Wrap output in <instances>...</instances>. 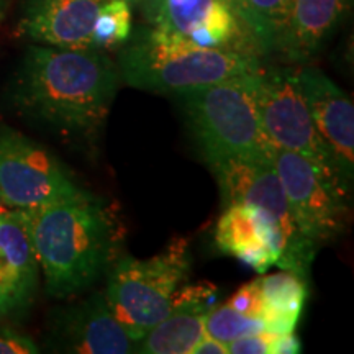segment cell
<instances>
[{"label": "cell", "mask_w": 354, "mask_h": 354, "mask_svg": "<svg viewBox=\"0 0 354 354\" xmlns=\"http://www.w3.org/2000/svg\"><path fill=\"white\" fill-rule=\"evenodd\" d=\"M120 84L118 66L105 51L32 43L8 84V99L35 125L91 140L105 125Z\"/></svg>", "instance_id": "obj_1"}, {"label": "cell", "mask_w": 354, "mask_h": 354, "mask_svg": "<svg viewBox=\"0 0 354 354\" xmlns=\"http://www.w3.org/2000/svg\"><path fill=\"white\" fill-rule=\"evenodd\" d=\"M20 212L50 297L64 300L91 289L112 264L117 228L92 194Z\"/></svg>", "instance_id": "obj_2"}, {"label": "cell", "mask_w": 354, "mask_h": 354, "mask_svg": "<svg viewBox=\"0 0 354 354\" xmlns=\"http://www.w3.org/2000/svg\"><path fill=\"white\" fill-rule=\"evenodd\" d=\"M122 82L159 94H183L261 69L254 53L209 50L153 26L138 28L117 61Z\"/></svg>", "instance_id": "obj_3"}, {"label": "cell", "mask_w": 354, "mask_h": 354, "mask_svg": "<svg viewBox=\"0 0 354 354\" xmlns=\"http://www.w3.org/2000/svg\"><path fill=\"white\" fill-rule=\"evenodd\" d=\"M256 73L179 94L194 140L210 167L232 159H272L261 125Z\"/></svg>", "instance_id": "obj_4"}, {"label": "cell", "mask_w": 354, "mask_h": 354, "mask_svg": "<svg viewBox=\"0 0 354 354\" xmlns=\"http://www.w3.org/2000/svg\"><path fill=\"white\" fill-rule=\"evenodd\" d=\"M189 266L187 245L174 241L153 258L122 256L110 268L105 299L136 344L171 312Z\"/></svg>", "instance_id": "obj_5"}, {"label": "cell", "mask_w": 354, "mask_h": 354, "mask_svg": "<svg viewBox=\"0 0 354 354\" xmlns=\"http://www.w3.org/2000/svg\"><path fill=\"white\" fill-rule=\"evenodd\" d=\"M223 207L245 203L264 216L276 234L279 269L307 277L317 248L295 225L272 159H232L212 166Z\"/></svg>", "instance_id": "obj_6"}, {"label": "cell", "mask_w": 354, "mask_h": 354, "mask_svg": "<svg viewBox=\"0 0 354 354\" xmlns=\"http://www.w3.org/2000/svg\"><path fill=\"white\" fill-rule=\"evenodd\" d=\"M88 196L51 151L15 128L0 125V205L35 210Z\"/></svg>", "instance_id": "obj_7"}, {"label": "cell", "mask_w": 354, "mask_h": 354, "mask_svg": "<svg viewBox=\"0 0 354 354\" xmlns=\"http://www.w3.org/2000/svg\"><path fill=\"white\" fill-rule=\"evenodd\" d=\"M256 104L263 130L276 149H287L308 159L313 166L351 194L339 179L328 148L313 125L300 91L297 69L261 68L256 74Z\"/></svg>", "instance_id": "obj_8"}, {"label": "cell", "mask_w": 354, "mask_h": 354, "mask_svg": "<svg viewBox=\"0 0 354 354\" xmlns=\"http://www.w3.org/2000/svg\"><path fill=\"white\" fill-rule=\"evenodd\" d=\"M274 167L299 232L317 250L338 238L346 227L348 194L294 151L276 149Z\"/></svg>", "instance_id": "obj_9"}, {"label": "cell", "mask_w": 354, "mask_h": 354, "mask_svg": "<svg viewBox=\"0 0 354 354\" xmlns=\"http://www.w3.org/2000/svg\"><path fill=\"white\" fill-rule=\"evenodd\" d=\"M48 346L56 353L128 354L136 343L113 315L104 292L59 308L50 320Z\"/></svg>", "instance_id": "obj_10"}, {"label": "cell", "mask_w": 354, "mask_h": 354, "mask_svg": "<svg viewBox=\"0 0 354 354\" xmlns=\"http://www.w3.org/2000/svg\"><path fill=\"white\" fill-rule=\"evenodd\" d=\"M300 91L313 125L328 148L339 179L349 192L354 179V107L349 95L317 68L297 69Z\"/></svg>", "instance_id": "obj_11"}, {"label": "cell", "mask_w": 354, "mask_h": 354, "mask_svg": "<svg viewBox=\"0 0 354 354\" xmlns=\"http://www.w3.org/2000/svg\"><path fill=\"white\" fill-rule=\"evenodd\" d=\"M104 0H25L15 33L33 44L87 50Z\"/></svg>", "instance_id": "obj_12"}, {"label": "cell", "mask_w": 354, "mask_h": 354, "mask_svg": "<svg viewBox=\"0 0 354 354\" xmlns=\"http://www.w3.org/2000/svg\"><path fill=\"white\" fill-rule=\"evenodd\" d=\"M39 264L20 210H0V320L32 307L39 286Z\"/></svg>", "instance_id": "obj_13"}, {"label": "cell", "mask_w": 354, "mask_h": 354, "mask_svg": "<svg viewBox=\"0 0 354 354\" xmlns=\"http://www.w3.org/2000/svg\"><path fill=\"white\" fill-rule=\"evenodd\" d=\"M214 294L215 287H180L171 312L140 339L135 353L190 354L205 335V318L215 307Z\"/></svg>", "instance_id": "obj_14"}, {"label": "cell", "mask_w": 354, "mask_h": 354, "mask_svg": "<svg viewBox=\"0 0 354 354\" xmlns=\"http://www.w3.org/2000/svg\"><path fill=\"white\" fill-rule=\"evenodd\" d=\"M349 7L351 0H292L274 51L289 63H307L320 53Z\"/></svg>", "instance_id": "obj_15"}, {"label": "cell", "mask_w": 354, "mask_h": 354, "mask_svg": "<svg viewBox=\"0 0 354 354\" xmlns=\"http://www.w3.org/2000/svg\"><path fill=\"white\" fill-rule=\"evenodd\" d=\"M215 243L221 253L233 256L248 268L266 272L279 264L281 248L263 215L245 203H230L216 221Z\"/></svg>", "instance_id": "obj_16"}, {"label": "cell", "mask_w": 354, "mask_h": 354, "mask_svg": "<svg viewBox=\"0 0 354 354\" xmlns=\"http://www.w3.org/2000/svg\"><path fill=\"white\" fill-rule=\"evenodd\" d=\"M259 281L263 297L259 318L264 328L272 333H294L307 300L305 277L282 269L281 272L259 277Z\"/></svg>", "instance_id": "obj_17"}, {"label": "cell", "mask_w": 354, "mask_h": 354, "mask_svg": "<svg viewBox=\"0 0 354 354\" xmlns=\"http://www.w3.org/2000/svg\"><path fill=\"white\" fill-rule=\"evenodd\" d=\"M218 2L220 0H138L136 6L148 26L189 38Z\"/></svg>", "instance_id": "obj_18"}, {"label": "cell", "mask_w": 354, "mask_h": 354, "mask_svg": "<svg viewBox=\"0 0 354 354\" xmlns=\"http://www.w3.org/2000/svg\"><path fill=\"white\" fill-rule=\"evenodd\" d=\"M292 0H245V28L261 55L274 51Z\"/></svg>", "instance_id": "obj_19"}, {"label": "cell", "mask_w": 354, "mask_h": 354, "mask_svg": "<svg viewBox=\"0 0 354 354\" xmlns=\"http://www.w3.org/2000/svg\"><path fill=\"white\" fill-rule=\"evenodd\" d=\"M131 3L128 0H104L92 28V48L115 50L128 41L131 35Z\"/></svg>", "instance_id": "obj_20"}, {"label": "cell", "mask_w": 354, "mask_h": 354, "mask_svg": "<svg viewBox=\"0 0 354 354\" xmlns=\"http://www.w3.org/2000/svg\"><path fill=\"white\" fill-rule=\"evenodd\" d=\"M263 330L266 328L261 318L243 315L227 304L212 308L205 318V333L227 344L241 336L259 333Z\"/></svg>", "instance_id": "obj_21"}, {"label": "cell", "mask_w": 354, "mask_h": 354, "mask_svg": "<svg viewBox=\"0 0 354 354\" xmlns=\"http://www.w3.org/2000/svg\"><path fill=\"white\" fill-rule=\"evenodd\" d=\"M300 353V342L294 333H272L263 330L228 343V354H294Z\"/></svg>", "instance_id": "obj_22"}, {"label": "cell", "mask_w": 354, "mask_h": 354, "mask_svg": "<svg viewBox=\"0 0 354 354\" xmlns=\"http://www.w3.org/2000/svg\"><path fill=\"white\" fill-rule=\"evenodd\" d=\"M228 307L248 317H261V308H263V297H261V281L248 282L241 286L234 294L227 300Z\"/></svg>", "instance_id": "obj_23"}, {"label": "cell", "mask_w": 354, "mask_h": 354, "mask_svg": "<svg viewBox=\"0 0 354 354\" xmlns=\"http://www.w3.org/2000/svg\"><path fill=\"white\" fill-rule=\"evenodd\" d=\"M38 344L30 336L10 328L0 326V354H37Z\"/></svg>", "instance_id": "obj_24"}, {"label": "cell", "mask_w": 354, "mask_h": 354, "mask_svg": "<svg viewBox=\"0 0 354 354\" xmlns=\"http://www.w3.org/2000/svg\"><path fill=\"white\" fill-rule=\"evenodd\" d=\"M190 354H228V344L210 335H203Z\"/></svg>", "instance_id": "obj_25"}, {"label": "cell", "mask_w": 354, "mask_h": 354, "mask_svg": "<svg viewBox=\"0 0 354 354\" xmlns=\"http://www.w3.org/2000/svg\"><path fill=\"white\" fill-rule=\"evenodd\" d=\"M227 6L234 12V15L240 19V21L245 26V17H246V8H245V0H223ZM246 30V28H245Z\"/></svg>", "instance_id": "obj_26"}, {"label": "cell", "mask_w": 354, "mask_h": 354, "mask_svg": "<svg viewBox=\"0 0 354 354\" xmlns=\"http://www.w3.org/2000/svg\"><path fill=\"white\" fill-rule=\"evenodd\" d=\"M7 8H8V0H0V21L6 19Z\"/></svg>", "instance_id": "obj_27"}, {"label": "cell", "mask_w": 354, "mask_h": 354, "mask_svg": "<svg viewBox=\"0 0 354 354\" xmlns=\"http://www.w3.org/2000/svg\"><path fill=\"white\" fill-rule=\"evenodd\" d=\"M128 2H130L131 6H136V3H138V0H128Z\"/></svg>", "instance_id": "obj_28"}, {"label": "cell", "mask_w": 354, "mask_h": 354, "mask_svg": "<svg viewBox=\"0 0 354 354\" xmlns=\"http://www.w3.org/2000/svg\"><path fill=\"white\" fill-rule=\"evenodd\" d=\"M2 209H3V207H2V205H0V210H2Z\"/></svg>", "instance_id": "obj_29"}]
</instances>
